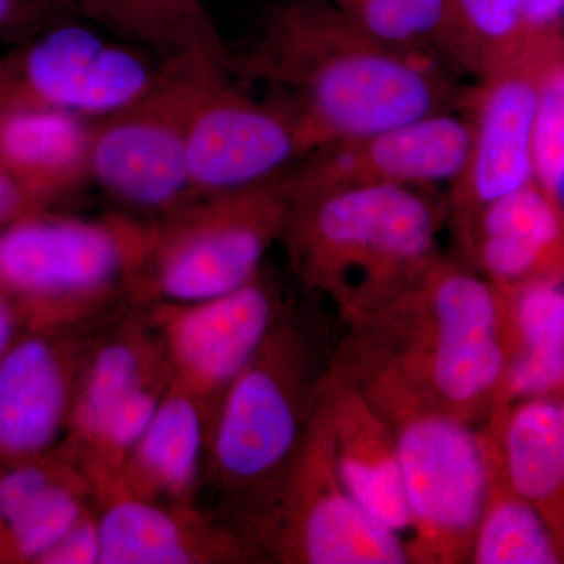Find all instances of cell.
Wrapping results in <instances>:
<instances>
[{"label":"cell","mask_w":564,"mask_h":564,"mask_svg":"<svg viewBox=\"0 0 564 564\" xmlns=\"http://www.w3.org/2000/svg\"><path fill=\"white\" fill-rule=\"evenodd\" d=\"M564 57V43L529 41L521 57L478 77L466 96L469 150L451 185L447 209L462 234L488 204L533 181V132L549 68Z\"/></svg>","instance_id":"8fae6325"},{"label":"cell","mask_w":564,"mask_h":564,"mask_svg":"<svg viewBox=\"0 0 564 564\" xmlns=\"http://www.w3.org/2000/svg\"><path fill=\"white\" fill-rule=\"evenodd\" d=\"M95 505L84 467L47 486L6 530L10 551L22 562L40 563Z\"/></svg>","instance_id":"484cf974"},{"label":"cell","mask_w":564,"mask_h":564,"mask_svg":"<svg viewBox=\"0 0 564 564\" xmlns=\"http://www.w3.org/2000/svg\"><path fill=\"white\" fill-rule=\"evenodd\" d=\"M143 33V43L169 54H207L226 61L217 29L198 0H126Z\"/></svg>","instance_id":"83f0119b"},{"label":"cell","mask_w":564,"mask_h":564,"mask_svg":"<svg viewBox=\"0 0 564 564\" xmlns=\"http://www.w3.org/2000/svg\"><path fill=\"white\" fill-rule=\"evenodd\" d=\"M43 206L32 198L13 177L0 170V229L20 220L24 215L41 210Z\"/></svg>","instance_id":"d6a6232c"},{"label":"cell","mask_w":564,"mask_h":564,"mask_svg":"<svg viewBox=\"0 0 564 564\" xmlns=\"http://www.w3.org/2000/svg\"><path fill=\"white\" fill-rule=\"evenodd\" d=\"M336 359L395 437L411 514L410 563H470L488 491L484 434L422 402L391 375Z\"/></svg>","instance_id":"5b68a950"},{"label":"cell","mask_w":564,"mask_h":564,"mask_svg":"<svg viewBox=\"0 0 564 564\" xmlns=\"http://www.w3.org/2000/svg\"><path fill=\"white\" fill-rule=\"evenodd\" d=\"M284 564H406V543L352 499L337 470L325 391L293 469L269 545Z\"/></svg>","instance_id":"30bf717a"},{"label":"cell","mask_w":564,"mask_h":564,"mask_svg":"<svg viewBox=\"0 0 564 564\" xmlns=\"http://www.w3.org/2000/svg\"><path fill=\"white\" fill-rule=\"evenodd\" d=\"M481 430L508 484L543 516L564 563V393L494 410Z\"/></svg>","instance_id":"ffe728a7"},{"label":"cell","mask_w":564,"mask_h":564,"mask_svg":"<svg viewBox=\"0 0 564 564\" xmlns=\"http://www.w3.org/2000/svg\"><path fill=\"white\" fill-rule=\"evenodd\" d=\"M496 288L505 367L492 411L560 392L564 364V281L533 280Z\"/></svg>","instance_id":"7402d4cb"},{"label":"cell","mask_w":564,"mask_h":564,"mask_svg":"<svg viewBox=\"0 0 564 564\" xmlns=\"http://www.w3.org/2000/svg\"><path fill=\"white\" fill-rule=\"evenodd\" d=\"M165 63L87 25H57L0 57V110L44 107L101 121L150 95Z\"/></svg>","instance_id":"9c48e42d"},{"label":"cell","mask_w":564,"mask_h":564,"mask_svg":"<svg viewBox=\"0 0 564 564\" xmlns=\"http://www.w3.org/2000/svg\"><path fill=\"white\" fill-rule=\"evenodd\" d=\"M245 69L295 110L315 150L447 110L454 95L432 55L378 43L328 0L278 7Z\"/></svg>","instance_id":"7a4b0ae2"},{"label":"cell","mask_w":564,"mask_h":564,"mask_svg":"<svg viewBox=\"0 0 564 564\" xmlns=\"http://www.w3.org/2000/svg\"><path fill=\"white\" fill-rule=\"evenodd\" d=\"M135 307L139 313H117L107 322L82 364L65 444L73 454L133 392L172 375L158 333Z\"/></svg>","instance_id":"44dd1931"},{"label":"cell","mask_w":564,"mask_h":564,"mask_svg":"<svg viewBox=\"0 0 564 564\" xmlns=\"http://www.w3.org/2000/svg\"><path fill=\"white\" fill-rule=\"evenodd\" d=\"M88 478L101 533V564L262 562L198 507L152 502L126 491L113 478Z\"/></svg>","instance_id":"2e32d148"},{"label":"cell","mask_w":564,"mask_h":564,"mask_svg":"<svg viewBox=\"0 0 564 564\" xmlns=\"http://www.w3.org/2000/svg\"><path fill=\"white\" fill-rule=\"evenodd\" d=\"M364 33L392 50L440 51L445 0H328Z\"/></svg>","instance_id":"4316f807"},{"label":"cell","mask_w":564,"mask_h":564,"mask_svg":"<svg viewBox=\"0 0 564 564\" xmlns=\"http://www.w3.org/2000/svg\"><path fill=\"white\" fill-rule=\"evenodd\" d=\"M43 564H101V533L93 505L90 511L40 560Z\"/></svg>","instance_id":"f546056e"},{"label":"cell","mask_w":564,"mask_h":564,"mask_svg":"<svg viewBox=\"0 0 564 564\" xmlns=\"http://www.w3.org/2000/svg\"><path fill=\"white\" fill-rule=\"evenodd\" d=\"M499 314L496 284L473 267L437 256L399 295L348 325L337 352L477 425L488 421L502 381Z\"/></svg>","instance_id":"3957f363"},{"label":"cell","mask_w":564,"mask_h":564,"mask_svg":"<svg viewBox=\"0 0 564 564\" xmlns=\"http://www.w3.org/2000/svg\"><path fill=\"white\" fill-rule=\"evenodd\" d=\"M469 150L464 115L434 111L404 122L325 144L285 174L289 195L333 188L391 185L423 188L458 180Z\"/></svg>","instance_id":"5bb4252c"},{"label":"cell","mask_w":564,"mask_h":564,"mask_svg":"<svg viewBox=\"0 0 564 564\" xmlns=\"http://www.w3.org/2000/svg\"><path fill=\"white\" fill-rule=\"evenodd\" d=\"M525 47L522 0H445L440 52L477 79L518 61Z\"/></svg>","instance_id":"d4e9b609"},{"label":"cell","mask_w":564,"mask_h":564,"mask_svg":"<svg viewBox=\"0 0 564 564\" xmlns=\"http://www.w3.org/2000/svg\"><path fill=\"white\" fill-rule=\"evenodd\" d=\"M329 333L322 317L285 303L212 421L199 510L262 562L336 359Z\"/></svg>","instance_id":"6da1fadb"},{"label":"cell","mask_w":564,"mask_h":564,"mask_svg":"<svg viewBox=\"0 0 564 564\" xmlns=\"http://www.w3.org/2000/svg\"><path fill=\"white\" fill-rule=\"evenodd\" d=\"M18 311L11 296L0 289V359L17 343Z\"/></svg>","instance_id":"836d02e7"},{"label":"cell","mask_w":564,"mask_h":564,"mask_svg":"<svg viewBox=\"0 0 564 564\" xmlns=\"http://www.w3.org/2000/svg\"><path fill=\"white\" fill-rule=\"evenodd\" d=\"M470 267L497 285L564 281V218L532 181L485 207L458 236Z\"/></svg>","instance_id":"ac0fdd59"},{"label":"cell","mask_w":564,"mask_h":564,"mask_svg":"<svg viewBox=\"0 0 564 564\" xmlns=\"http://www.w3.org/2000/svg\"><path fill=\"white\" fill-rule=\"evenodd\" d=\"M484 434L488 454V491L477 532L474 564H558L563 563L554 534L525 499L508 484L491 441Z\"/></svg>","instance_id":"cb8c5ba5"},{"label":"cell","mask_w":564,"mask_h":564,"mask_svg":"<svg viewBox=\"0 0 564 564\" xmlns=\"http://www.w3.org/2000/svg\"><path fill=\"white\" fill-rule=\"evenodd\" d=\"M148 234L150 221L129 214L32 212L0 229V289L54 328L99 321L131 302Z\"/></svg>","instance_id":"8992f818"},{"label":"cell","mask_w":564,"mask_h":564,"mask_svg":"<svg viewBox=\"0 0 564 564\" xmlns=\"http://www.w3.org/2000/svg\"><path fill=\"white\" fill-rule=\"evenodd\" d=\"M315 150L299 115L274 98L261 101L215 70L193 106L187 169L199 196L247 191L281 180Z\"/></svg>","instance_id":"7c38bea8"},{"label":"cell","mask_w":564,"mask_h":564,"mask_svg":"<svg viewBox=\"0 0 564 564\" xmlns=\"http://www.w3.org/2000/svg\"><path fill=\"white\" fill-rule=\"evenodd\" d=\"M527 43L564 41V0H522Z\"/></svg>","instance_id":"1f68e13d"},{"label":"cell","mask_w":564,"mask_h":564,"mask_svg":"<svg viewBox=\"0 0 564 564\" xmlns=\"http://www.w3.org/2000/svg\"><path fill=\"white\" fill-rule=\"evenodd\" d=\"M560 393H564V364H563V383H562V389H560Z\"/></svg>","instance_id":"d590c367"},{"label":"cell","mask_w":564,"mask_h":564,"mask_svg":"<svg viewBox=\"0 0 564 564\" xmlns=\"http://www.w3.org/2000/svg\"><path fill=\"white\" fill-rule=\"evenodd\" d=\"M24 13V0H0V36L21 28Z\"/></svg>","instance_id":"e575fe53"},{"label":"cell","mask_w":564,"mask_h":564,"mask_svg":"<svg viewBox=\"0 0 564 564\" xmlns=\"http://www.w3.org/2000/svg\"><path fill=\"white\" fill-rule=\"evenodd\" d=\"M214 414L172 380L150 425L113 478L126 491L172 507H198ZM199 508V507H198Z\"/></svg>","instance_id":"d6986e66"},{"label":"cell","mask_w":564,"mask_h":564,"mask_svg":"<svg viewBox=\"0 0 564 564\" xmlns=\"http://www.w3.org/2000/svg\"><path fill=\"white\" fill-rule=\"evenodd\" d=\"M533 181L556 204L564 182V57L549 68L541 87L533 132Z\"/></svg>","instance_id":"f1b7e54d"},{"label":"cell","mask_w":564,"mask_h":564,"mask_svg":"<svg viewBox=\"0 0 564 564\" xmlns=\"http://www.w3.org/2000/svg\"><path fill=\"white\" fill-rule=\"evenodd\" d=\"M265 272L214 299L139 306L161 339L173 381L202 399L212 414L259 350L285 306Z\"/></svg>","instance_id":"4fadbf2b"},{"label":"cell","mask_w":564,"mask_h":564,"mask_svg":"<svg viewBox=\"0 0 564 564\" xmlns=\"http://www.w3.org/2000/svg\"><path fill=\"white\" fill-rule=\"evenodd\" d=\"M289 206L284 176L247 191L199 196L151 220L131 303L202 302L248 284L280 242Z\"/></svg>","instance_id":"52a82bcc"},{"label":"cell","mask_w":564,"mask_h":564,"mask_svg":"<svg viewBox=\"0 0 564 564\" xmlns=\"http://www.w3.org/2000/svg\"><path fill=\"white\" fill-rule=\"evenodd\" d=\"M115 314L63 337L35 334L11 345L0 359V455L36 458L66 436L82 364Z\"/></svg>","instance_id":"9a60e30c"},{"label":"cell","mask_w":564,"mask_h":564,"mask_svg":"<svg viewBox=\"0 0 564 564\" xmlns=\"http://www.w3.org/2000/svg\"><path fill=\"white\" fill-rule=\"evenodd\" d=\"M226 62L170 57L150 95L93 122L90 181L132 217L159 220L196 198L187 169V126L204 85Z\"/></svg>","instance_id":"ba28073f"},{"label":"cell","mask_w":564,"mask_h":564,"mask_svg":"<svg viewBox=\"0 0 564 564\" xmlns=\"http://www.w3.org/2000/svg\"><path fill=\"white\" fill-rule=\"evenodd\" d=\"M115 35L140 43L139 21L126 0H61Z\"/></svg>","instance_id":"4dcf8cb0"},{"label":"cell","mask_w":564,"mask_h":564,"mask_svg":"<svg viewBox=\"0 0 564 564\" xmlns=\"http://www.w3.org/2000/svg\"><path fill=\"white\" fill-rule=\"evenodd\" d=\"M337 470L364 510L393 532L410 534L411 514L391 426L334 359L326 383Z\"/></svg>","instance_id":"e0dca14e"},{"label":"cell","mask_w":564,"mask_h":564,"mask_svg":"<svg viewBox=\"0 0 564 564\" xmlns=\"http://www.w3.org/2000/svg\"><path fill=\"white\" fill-rule=\"evenodd\" d=\"M93 122L44 107L0 110V170L41 206L90 181Z\"/></svg>","instance_id":"603a6c76"},{"label":"cell","mask_w":564,"mask_h":564,"mask_svg":"<svg viewBox=\"0 0 564 564\" xmlns=\"http://www.w3.org/2000/svg\"><path fill=\"white\" fill-rule=\"evenodd\" d=\"M443 220V207L423 188H333L291 196L280 242L303 288L351 325L399 295L440 256Z\"/></svg>","instance_id":"277c9868"}]
</instances>
